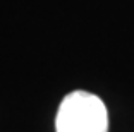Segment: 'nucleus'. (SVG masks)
<instances>
[{
  "instance_id": "1",
  "label": "nucleus",
  "mask_w": 134,
  "mask_h": 132,
  "mask_svg": "<svg viewBox=\"0 0 134 132\" xmlns=\"http://www.w3.org/2000/svg\"><path fill=\"white\" fill-rule=\"evenodd\" d=\"M57 132H108L107 106L96 94L72 91L62 100L55 118Z\"/></svg>"
}]
</instances>
